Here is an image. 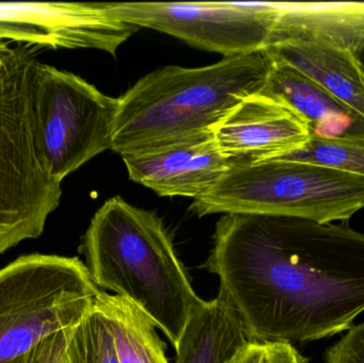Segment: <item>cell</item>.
Here are the masks:
<instances>
[{
	"instance_id": "obj_1",
	"label": "cell",
	"mask_w": 364,
	"mask_h": 363,
	"mask_svg": "<svg viewBox=\"0 0 364 363\" xmlns=\"http://www.w3.org/2000/svg\"><path fill=\"white\" fill-rule=\"evenodd\" d=\"M205 266L250 341L329 338L364 313V234L348 222L224 215Z\"/></svg>"
},
{
	"instance_id": "obj_2",
	"label": "cell",
	"mask_w": 364,
	"mask_h": 363,
	"mask_svg": "<svg viewBox=\"0 0 364 363\" xmlns=\"http://www.w3.org/2000/svg\"><path fill=\"white\" fill-rule=\"evenodd\" d=\"M272 67L263 49L203 67L153 70L117 98L111 151L128 157L213 134L237 104L264 89Z\"/></svg>"
},
{
	"instance_id": "obj_3",
	"label": "cell",
	"mask_w": 364,
	"mask_h": 363,
	"mask_svg": "<svg viewBox=\"0 0 364 363\" xmlns=\"http://www.w3.org/2000/svg\"><path fill=\"white\" fill-rule=\"evenodd\" d=\"M80 251L100 289L110 290L142 311L176 349L205 300L197 296L172 238L156 213L121 196L92 217Z\"/></svg>"
},
{
	"instance_id": "obj_4",
	"label": "cell",
	"mask_w": 364,
	"mask_h": 363,
	"mask_svg": "<svg viewBox=\"0 0 364 363\" xmlns=\"http://www.w3.org/2000/svg\"><path fill=\"white\" fill-rule=\"evenodd\" d=\"M364 208V177L318 164L273 159L233 163L193 200L197 217L252 213L318 224L348 222Z\"/></svg>"
},
{
	"instance_id": "obj_5",
	"label": "cell",
	"mask_w": 364,
	"mask_h": 363,
	"mask_svg": "<svg viewBox=\"0 0 364 363\" xmlns=\"http://www.w3.org/2000/svg\"><path fill=\"white\" fill-rule=\"evenodd\" d=\"M36 47L17 44L0 78V254L42 236L61 183L41 157L32 119Z\"/></svg>"
},
{
	"instance_id": "obj_6",
	"label": "cell",
	"mask_w": 364,
	"mask_h": 363,
	"mask_svg": "<svg viewBox=\"0 0 364 363\" xmlns=\"http://www.w3.org/2000/svg\"><path fill=\"white\" fill-rule=\"evenodd\" d=\"M102 290L77 257L21 256L0 270V363L78 325Z\"/></svg>"
},
{
	"instance_id": "obj_7",
	"label": "cell",
	"mask_w": 364,
	"mask_h": 363,
	"mask_svg": "<svg viewBox=\"0 0 364 363\" xmlns=\"http://www.w3.org/2000/svg\"><path fill=\"white\" fill-rule=\"evenodd\" d=\"M117 98L105 95L78 75L36 62L32 119L45 168L62 183L111 149Z\"/></svg>"
},
{
	"instance_id": "obj_8",
	"label": "cell",
	"mask_w": 364,
	"mask_h": 363,
	"mask_svg": "<svg viewBox=\"0 0 364 363\" xmlns=\"http://www.w3.org/2000/svg\"><path fill=\"white\" fill-rule=\"evenodd\" d=\"M121 21L224 58L267 48L280 2H102Z\"/></svg>"
},
{
	"instance_id": "obj_9",
	"label": "cell",
	"mask_w": 364,
	"mask_h": 363,
	"mask_svg": "<svg viewBox=\"0 0 364 363\" xmlns=\"http://www.w3.org/2000/svg\"><path fill=\"white\" fill-rule=\"evenodd\" d=\"M139 30L102 2H0V38L36 48H92L115 55Z\"/></svg>"
},
{
	"instance_id": "obj_10",
	"label": "cell",
	"mask_w": 364,
	"mask_h": 363,
	"mask_svg": "<svg viewBox=\"0 0 364 363\" xmlns=\"http://www.w3.org/2000/svg\"><path fill=\"white\" fill-rule=\"evenodd\" d=\"M64 363H170L149 318L125 298L100 292L75 326Z\"/></svg>"
},
{
	"instance_id": "obj_11",
	"label": "cell",
	"mask_w": 364,
	"mask_h": 363,
	"mask_svg": "<svg viewBox=\"0 0 364 363\" xmlns=\"http://www.w3.org/2000/svg\"><path fill=\"white\" fill-rule=\"evenodd\" d=\"M311 136L296 111L263 90L245 98L213 129L216 147L233 163L277 159L307 146Z\"/></svg>"
},
{
	"instance_id": "obj_12",
	"label": "cell",
	"mask_w": 364,
	"mask_h": 363,
	"mask_svg": "<svg viewBox=\"0 0 364 363\" xmlns=\"http://www.w3.org/2000/svg\"><path fill=\"white\" fill-rule=\"evenodd\" d=\"M129 178L160 196L195 198L232 166L216 147L213 134L166 148L123 157Z\"/></svg>"
},
{
	"instance_id": "obj_13",
	"label": "cell",
	"mask_w": 364,
	"mask_h": 363,
	"mask_svg": "<svg viewBox=\"0 0 364 363\" xmlns=\"http://www.w3.org/2000/svg\"><path fill=\"white\" fill-rule=\"evenodd\" d=\"M314 42L354 53L364 44V2H280L267 47Z\"/></svg>"
},
{
	"instance_id": "obj_14",
	"label": "cell",
	"mask_w": 364,
	"mask_h": 363,
	"mask_svg": "<svg viewBox=\"0 0 364 363\" xmlns=\"http://www.w3.org/2000/svg\"><path fill=\"white\" fill-rule=\"evenodd\" d=\"M265 50L316 81L364 123V74L350 51L296 40L277 43Z\"/></svg>"
},
{
	"instance_id": "obj_15",
	"label": "cell",
	"mask_w": 364,
	"mask_h": 363,
	"mask_svg": "<svg viewBox=\"0 0 364 363\" xmlns=\"http://www.w3.org/2000/svg\"><path fill=\"white\" fill-rule=\"evenodd\" d=\"M263 91L284 100L309 125L312 136L331 139L364 131V123L326 90L299 70L273 59Z\"/></svg>"
},
{
	"instance_id": "obj_16",
	"label": "cell",
	"mask_w": 364,
	"mask_h": 363,
	"mask_svg": "<svg viewBox=\"0 0 364 363\" xmlns=\"http://www.w3.org/2000/svg\"><path fill=\"white\" fill-rule=\"evenodd\" d=\"M239 315L223 292L195 313L176 347V363H230L247 342Z\"/></svg>"
},
{
	"instance_id": "obj_17",
	"label": "cell",
	"mask_w": 364,
	"mask_h": 363,
	"mask_svg": "<svg viewBox=\"0 0 364 363\" xmlns=\"http://www.w3.org/2000/svg\"><path fill=\"white\" fill-rule=\"evenodd\" d=\"M277 159L308 162L364 177V131L331 139L311 136L307 146Z\"/></svg>"
},
{
	"instance_id": "obj_18",
	"label": "cell",
	"mask_w": 364,
	"mask_h": 363,
	"mask_svg": "<svg viewBox=\"0 0 364 363\" xmlns=\"http://www.w3.org/2000/svg\"><path fill=\"white\" fill-rule=\"evenodd\" d=\"M230 363H308V359L291 343L248 340Z\"/></svg>"
},
{
	"instance_id": "obj_19",
	"label": "cell",
	"mask_w": 364,
	"mask_h": 363,
	"mask_svg": "<svg viewBox=\"0 0 364 363\" xmlns=\"http://www.w3.org/2000/svg\"><path fill=\"white\" fill-rule=\"evenodd\" d=\"M325 363H364V322L354 325L326 350Z\"/></svg>"
},
{
	"instance_id": "obj_20",
	"label": "cell",
	"mask_w": 364,
	"mask_h": 363,
	"mask_svg": "<svg viewBox=\"0 0 364 363\" xmlns=\"http://www.w3.org/2000/svg\"><path fill=\"white\" fill-rule=\"evenodd\" d=\"M72 332L73 328L55 332L38 343L29 353L8 363H60L65 357Z\"/></svg>"
},
{
	"instance_id": "obj_21",
	"label": "cell",
	"mask_w": 364,
	"mask_h": 363,
	"mask_svg": "<svg viewBox=\"0 0 364 363\" xmlns=\"http://www.w3.org/2000/svg\"><path fill=\"white\" fill-rule=\"evenodd\" d=\"M14 53V47H8V48L0 49V78L4 75L11 58Z\"/></svg>"
},
{
	"instance_id": "obj_22",
	"label": "cell",
	"mask_w": 364,
	"mask_h": 363,
	"mask_svg": "<svg viewBox=\"0 0 364 363\" xmlns=\"http://www.w3.org/2000/svg\"><path fill=\"white\" fill-rule=\"evenodd\" d=\"M353 55H354L355 59L357 60L359 65H360L361 70H363L364 74V44L360 48L357 49Z\"/></svg>"
},
{
	"instance_id": "obj_23",
	"label": "cell",
	"mask_w": 364,
	"mask_h": 363,
	"mask_svg": "<svg viewBox=\"0 0 364 363\" xmlns=\"http://www.w3.org/2000/svg\"><path fill=\"white\" fill-rule=\"evenodd\" d=\"M8 47H10L9 46V43L0 38V49L8 48Z\"/></svg>"
},
{
	"instance_id": "obj_24",
	"label": "cell",
	"mask_w": 364,
	"mask_h": 363,
	"mask_svg": "<svg viewBox=\"0 0 364 363\" xmlns=\"http://www.w3.org/2000/svg\"><path fill=\"white\" fill-rule=\"evenodd\" d=\"M60 363H64V359H63V360H62V362H60Z\"/></svg>"
}]
</instances>
